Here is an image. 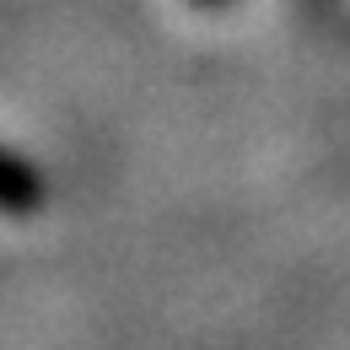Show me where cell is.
I'll use <instances>...</instances> for the list:
<instances>
[{
  "mask_svg": "<svg viewBox=\"0 0 350 350\" xmlns=\"http://www.w3.org/2000/svg\"><path fill=\"white\" fill-rule=\"evenodd\" d=\"M44 205V178L33 173L27 157L0 146V216H33Z\"/></svg>",
  "mask_w": 350,
  "mask_h": 350,
  "instance_id": "cell-1",
  "label": "cell"
},
{
  "mask_svg": "<svg viewBox=\"0 0 350 350\" xmlns=\"http://www.w3.org/2000/svg\"><path fill=\"white\" fill-rule=\"evenodd\" d=\"M194 5H221V0H194Z\"/></svg>",
  "mask_w": 350,
  "mask_h": 350,
  "instance_id": "cell-2",
  "label": "cell"
}]
</instances>
